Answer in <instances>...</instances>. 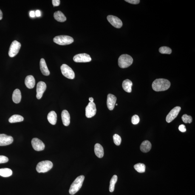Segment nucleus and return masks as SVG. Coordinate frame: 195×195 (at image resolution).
<instances>
[{"label": "nucleus", "instance_id": "nucleus-1", "mask_svg": "<svg viewBox=\"0 0 195 195\" xmlns=\"http://www.w3.org/2000/svg\"><path fill=\"white\" fill-rule=\"evenodd\" d=\"M171 86L169 81L165 79H157L153 82L152 88L156 92H160L167 90Z\"/></svg>", "mask_w": 195, "mask_h": 195}, {"label": "nucleus", "instance_id": "nucleus-2", "mask_svg": "<svg viewBox=\"0 0 195 195\" xmlns=\"http://www.w3.org/2000/svg\"><path fill=\"white\" fill-rule=\"evenodd\" d=\"M84 176H79L73 182L69 190V193L71 195H74L79 191L81 188L84 180Z\"/></svg>", "mask_w": 195, "mask_h": 195}, {"label": "nucleus", "instance_id": "nucleus-3", "mask_svg": "<svg viewBox=\"0 0 195 195\" xmlns=\"http://www.w3.org/2000/svg\"><path fill=\"white\" fill-rule=\"evenodd\" d=\"M133 62L132 57L128 54H123L119 57L118 59L119 66L122 69L129 67Z\"/></svg>", "mask_w": 195, "mask_h": 195}, {"label": "nucleus", "instance_id": "nucleus-4", "mask_svg": "<svg viewBox=\"0 0 195 195\" xmlns=\"http://www.w3.org/2000/svg\"><path fill=\"white\" fill-rule=\"evenodd\" d=\"M53 41L54 42L60 45H66L73 42L74 40L70 36L61 35L55 37L54 38Z\"/></svg>", "mask_w": 195, "mask_h": 195}, {"label": "nucleus", "instance_id": "nucleus-5", "mask_svg": "<svg viewBox=\"0 0 195 195\" xmlns=\"http://www.w3.org/2000/svg\"><path fill=\"white\" fill-rule=\"evenodd\" d=\"M53 167V163L49 160L43 161L37 165L36 170L38 173H45L50 170Z\"/></svg>", "mask_w": 195, "mask_h": 195}, {"label": "nucleus", "instance_id": "nucleus-6", "mask_svg": "<svg viewBox=\"0 0 195 195\" xmlns=\"http://www.w3.org/2000/svg\"><path fill=\"white\" fill-rule=\"evenodd\" d=\"M61 72L63 75L66 78L73 79L75 77V74L72 69L68 65L63 64L61 66Z\"/></svg>", "mask_w": 195, "mask_h": 195}, {"label": "nucleus", "instance_id": "nucleus-7", "mask_svg": "<svg viewBox=\"0 0 195 195\" xmlns=\"http://www.w3.org/2000/svg\"><path fill=\"white\" fill-rule=\"evenodd\" d=\"M21 47V43L17 41L12 42L11 45L8 52V55L10 57H13L16 56L19 52Z\"/></svg>", "mask_w": 195, "mask_h": 195}, {"label": "nucleus", "instance_id": "nucleus-8", "mask_svg": "<svg viewBox=\"0 0 195 195\" xmlns=\"http://www.w3.org/2000/svg\"><path fill=\"white\" fill-rule=\"evenodd\" d=\"M97 112L96 107L95 103L90 102L85 108V115L87 118H91L95 115Z\"/></svg>", "mask_w": 195, "mask_h": 195}, {"label": "nucleus", "instance_id": "nucleus-9", "mask_svg": "<svg viewBox=\"0 0 195 195\" xmlns=\"http://www.w3.org/2000/svg\"><path fill=\"white\" fill-rule=\"evenodd\" d=\"M73 59L76 63L89 62L92 60L90 56L85 53L77 54L74 57Z\"/></svg>", "mask_w": 195, "mask_h": 195}, {"label": "nucleus", "instance_id": "nucleus-10", "mask_svg": "<svg viewBox=\"0 0 195 195\" xmlns=\"http://www.w3.org/2000/svg\"><path fill=\"white\" fill-rule=\"evenodd\" d=\"M107 19L109 22L114 27L120 28L123 25V23L120 18L113 15H108Z\"/></svg>", "mask_w": 195, "mask_h": 195}, {"label": "nucleus", "instance_id": "nucleus-11", "mask_svg": "<svg viewBox=\"0 0 195 195\" xmlns=\"http://www.w3.org/2000/svg\"><path fill=\"white\" fill-rule=\"evenodd\" d=\"M181 110V107L179 106L173 108L167 116L166 118L167 122L170 123L172 122L178 115Z\"/></svg>", "mask_w": 195, "mask_h": 195}, {"label": "nucleus", "instance_id": "nucleus-12", "mask_svg": "<svg viewBox=\"0 0 195 195\" xmlns=\"http://www.w3.org/2000/svg\"><path fill=\"white\" fill-rule=\"evenodd\" d=\"M32 148L37 151H42L44 149L45 145L42 141L38 138H34L32 140Z\"/></svg>", "mask_w": 195, "mask_h": 195}, {"label": "nucleus", "instance_id": "nucleus-13", "mask_svg": "<svg viewBox=\"0 0 195 195\" xmlns=\"http://www.w3.org/2000/svg\"><path fill=\"white\" fill-rule=\"evenodd\" d=\"M13 139L11 136L6 134H0V146H7L13 142Z\"/></svg>", "mask_w": 195, "mask_h": 195}, {"label": "nucleus", "instance_id": "nucleus-14", "mask_svg": "<svg viewBox=\"0 0 195 195\" xmlns=\"http://www.w3.org/2000/svg\"><path fill=\"white\" fill-rule=\"evenodd\" d=\"M46 89V85L43 81L38 82L37 86V98L40 100L42 97Z\"/></svg>", "mask_w": 195, "mask_h": 195}, {"label": "nucleus", "instance_id": "nucleus-15", "mask_svg": "<svg viewBox=\"0 0 195 195\" xmlns=\"http://www.w3.org/2000/svg\"><path fill=\"white\" fill-rule=\"evenodd\" d=\"M117 100V97L114 95L110 94H108L107 104L108 109L110 110H112L114 109Z\"/></svg>", "mask_w": 195, "mask_h": 195}, {"label": "nucleus", "instance_id": "nucleus-16", "mask_svg": "<svg viewBox=\"0 0 195 195\" xmlns=\"http://www.w3.org/2000/svg\"><path fill=\"white\" fill-rule=\"evenodd\" d=\"M61 116L63 124L65 126H69L70 123V116L69 112L64 110L61 112Z\"/></svg>", "mask_w": 195, "mask_h": 195}, {"label": "nucleus", "instance_id": "nucleus-17", "mask_svg": "<svg viewBox=\"0 0 195 195\" xmlns=\"http://www.w3.org/2000/svg\"><path fill=\"white\" fill-rule=\"evenodd\" d=\"M40 67L41 72L45 76H49L50 72L48 69L47 64L44 59L42 58L40 61Z\"/></svg>", "mask_w": 195, "mask_h": 195}, {"label": "nucleus", "instance_id": "nucleus-18", "mask_svg": "<svg viewBox=\"0 0 195 195\" xmlns=\"http://www.w3.org/2000/svg\"><path fill=\"white\" fill-rule=\"evenodd\" d=\"M25 83L29 89H32L35 85V80L33 76L29 75L26 77Z\"/></svg>", "mask_w": 195, "mask_h": 195}, {"label": "nucleus", "instance_id": "nucleus-19", "mask_svg": "<svg viewBox=\"0 0 195 195\" xmlns=\"http://www.w3.org/2000/svg\"><path fill=\"white\" fill-rule=\"evenodd\" d=\"M94 152L96 155L99 158H101L103 157L104 149L102 145L99 143H96L94 146Z\"/></svg>", "mask_w": 195, "mask_h": 195}, {"label": "nucleus", "instance_id": "nucleus-20", "mask_svg": "<svg viewBox=\"0 0 195 195\" xmlns=\"http://www.w3.org/2000/svg\"><path fill=\"white\" fill-rule=\"evenodd\" d=\"M151 144L149 141L146 140L142 142L140 146V150L142 152L146 153L150 150Z\"/></svg>", "mask_w": 195, "mask_h": 195}, {"label": "nucleus", "instance_id": "nucleus-21", "mask_svg": "<svg viewBox=\"0 0 195 195\" xmlns=\"http://www.w3.org/2000/svg\"><path fill=\"white\" fill-rule=\"evenodd\" d=\"M12 100L15 103H18L21 101V95L20 91L18 89H15L12 94Z\"/></svg>", "mask_w": 195, "mask_h": 195}, {"label": "nucleus", "instance_id": "nucleus-22", "mask_svg": "<svg viewBox=\"0 0 195 195\" xmlns=\"http://www.w3.org/2000/svg\"><path fill=\"white\" fill-rule=\"evenodd\" d=\"M133 85V83L131 80L126 79L123 81L122 86L125 92L128 93H131V87Z\"/></svg>", "mask_w": 195, "mask_h": 195}, {"label": "nucleus", "instance_id": "nucleus-23", "mask_svg": "<svg viewBox=\"0 0 195 195\" xmlns=\"http://www.w3.org/2000/svg\"><path fill=\"white\" fill-rule=\"evenodd\" d=\"M57 114L55 111H52L49 112L47 115L48 120L52 125H55L57 122Z\"/></svg>", "mask_w": 195, "mask_h": 195}, {"label": "nucleus", "instance_id": "nucleus-24", "mask_svg": "<svg viewBox=\"0 0 195 195\" xmlns=\"http://www.w3.org/2000/svg\"><path fill=\"white\" fill-rule=\"evenodd\" d=\"M54 16L56 20L60 22H64L66 20V17L60 11H57L55 12L54 13Z\"/></svg>", "mask_w": 195, "mask_h": 195}, {"label": "nucleus", "instance_id": "nucleus-25", "mask_svg": "<svg viewBox=\"0 0 195 195\" xmlns=\"http://www.w3.org/2000/svg\"><path fill=\"white\" fill-rule=\"evenodd\" d=\"M24 117L18 114H14L9 119V122L11 123H18L24 120Z\"/></svg>", "mask_w": 195, "mask_h": 195}, {"label": "nucleus", "instance_id": "nucleus-26", "mask_svg": "<svg viewBox=\"0 0 195 195\" xmlns=\"http://www.w3.org/2000/svg\"><path fill=\"white\" fill-rule=\"evenodd\" d=\"M12 171L10 169L4 168L0 169V176L4 177H8L11 176Z\"/></svg>", "mask_w": 195, "mask_h": 195}, {"label": "nucleus", "instance_id": "nucleus-27", "mask_svg": "<svg viewBox=\"0 0 195 195\" xmlns=\"http://www.w3.org/2000/svg\"><path fill=\"white\" fill-rule=\"evenodd\" d=\"M117 175H114L113 176L111 179L110 182L109 190L111 192H112L114 191L115 184L116 182H117Z\"/></svg>", "mask_w": 195, "mask_h": 195}, {"label": "nucleus", "instance_id": "nucleus-28", "mask_svg": "<svg viewBox=\"0 0 195 195\" xmlns=\"http://www.w3.org/2000/svg\"><path fill=\"white\" fill-rule=\"evenodd\" d=\"M134 167L136 171L139 173H142L145 172L146 166L144 164L138 163L134 165Z\"/></svg>", "mask_w": 195, "mask_h": 195}, {"label": "nucleus", "instance_id": "nucleus-29", "mask_svg": "<svg viewBox=\"0 0 195 195\" xmlns=\"http://www.w3.org/2000/svg\"><path fill=\"white\" fill-rule=\"evenodd\" d=\"M159 52L162 54H170L172 53V49L167 46H162L159 49Z\"/></svg>", "mask_w": 195, "mask_h": 195}, {"label": "nucleus", "instance_id": "nucleus-30", "mask_svg": "<svg viewBox=\"0 0 195 195\" xmlns=\"http://www.w3.org/2000/svg\"><path fill=\"white\" fill-rule=\"evenodd\" d=\"M182 119L184 123H190L192 122V118L190 116L184 114L182 117Z\"/></svg>", "mask_w": 195, "mask_h": 195}, {"label": "nucleus", "instance_id": "nucleus-31", "mask_svg": "<svg viewBox=\"0 0 195 195\" xmlns=\"http://www.w3.org/2000/svg\"><path fill=\"white\" fill-rule=\"evenodd\" d=\"M113 140L114 143L116 145L119 146L120 145L122 142V138L118 134H114L113 136Z\"/></svg>", "mask_w": 195, "mask_h": 195}, {"label": "nucleus", "instance_id": "nucleus-32", "mask_svg": "<svg viewBox=\"0 0 195 195\" xmlns=\"http://www.w3.org/2000/svg\"><path fill=\"white\" fill-rule=\"evenodd\" d=\"M140 119L137 115H134L131 118V122L133 124L136 125L138 124L140 122Z\"/></svg>", "mask_w": 195, "mask_h": 195}, {"label": "nucleus", "instance_id": "nucleus-33", "mask_svg": "<svg viewBox=\"0 0 195 195\" xmlns=\"http://www.w3.org/2000/svg\"><path fill=\"white\" fill-rule=\"evenodd\" d=\"M8 159L5 156L0 155V164L6 163L8 162Z\"/></svg>", "mask_w": 195, "mask_h": 195}, {"label": "nucleus", "instance_id": "nucleus-34", "mask_svg": "<svg viewBox=\"0 0 195 195\" xmlns=\"http://www.w3.org/2000/svg\"><path fill=\"white\" fill-rule=\"evenodd\" d=\"M125 1L130 4H138L140 2V1L139 0H125Z\"/></svg>", "mask_w": 195, "mask_h": 195}, {"label": "nucleus", "instance_id": "nucleus-35", "mask_svg": "<svg viewBox=\"0 0 195 195\" xmlns=\"http://www.w3.org/2000/svg\"><path fill=\"white\" fill-rule=\"evenodd\" d=\"M179 131L182 132H185L187 131L185 125L182 124L179 125Z\"/></svg>", "mask_w": 195, "mask_h": 195}, {"label": "nucleus", "instance_id": "nucleus-36", "mask_svg": "<svg viewBox=\"0 0 195 195\" xmlns=\"http://www.w3.org/2000/svg\"><path fill=\"white\" fill-rule=\"evenodd\" d=\"M52 4L54 7L58 6L60 5V1L59 0H52Z\"/></svg>", "mask_w": 195, "mask_h": 195}, {"label": "nucleus", "instance_id": "nucleus-37", "mask_svg": "<svg viewBox=\"0 0 195 195\" xmlns=\"http://www.w3.org/2000/svg\"><path fill=\"white\" fill-rule=\"evenodd\" d=\"M35 15L37 17H40L41 16V12L40 10H37L35 12Z\"/></svg>", "mask_w": 195, "mask_h": 195}, {"label": "nucleus", "instance_id": "nucleus-38", "mask_svg": "<svg viewBox=\"0 0 195 195\" xmlns=\"http://www.w3.org/2000/svg\"><path fill=\"white\" fill-rule=\"evenodd\" d=\"M30 16L31 18H34L35 16V11H31L30 12Z\"/></svg>", "mask_w": 195, "mask_h": 195}, {"label": "nucleus", "instance_id": "nucleus-39", "mask_svg": "<svg viewBox=\"0 0 195 195\" xmlns=\"http://www.w3.org/2000/svg\"><path fill=\"white\" fill-rule=\"evenodd\" d=\"M3 17V13L1 11V10H0V20L2 19Z\"/></svg>", "mask_w": 195, "mask_h": 195}, {"label": "nucleus", "instance_id": "nucleus-40", "mask_svg": "<svg viewBox=\"0 0 195 195\" xmlns=\"http://www.w3.org/2000/svg\"><path fill=\"white\" fill-rule=\"evenodd\" d=\"M89 100L90 102H93L94 101V99L92 97L90 98H89Z\"/></svg>", "mask_w": 195, "mask_h": 195}, {"label": "nucleus", "instance_id": "nucleus-41", "mask_svg": "<svg viewBox=\"0 0 195 195\" xmlns=\"http://www.w3.org/2000/svg\"><path fill=\"white\" fill-rule=\"evenodd\" d=\"M116 106H117V104H116Z\"/></svg>", "mask_w": 195, "mask_h": 195}, {"label": "nucleus", "instance_id": "nucleus-42", "mask_svg": "<svg viewBox=\"0 0 195 195\" xmlns=\"http://www.w3.org/2000/svg\"></svg>", "mask_w": 195, "mask_h": 195}]
</instances>
